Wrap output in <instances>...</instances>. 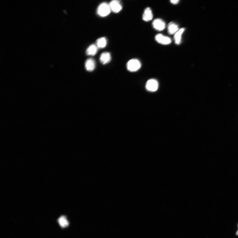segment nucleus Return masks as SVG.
<instances>
[{
    "label": "nucleus",
    "instance_id": "obj_1",
    "mask_svg": "<svg viewBox=\"0 0 238 238\" xmlns=\"http://www.w3.org/2000/svg\"><path fill=\"white\" fill-rule=\"evenodd\" d=\"M111 11L109 4L107 2H103L98 6L97 13L100 16L103 17L108 15Z\"/></svg>",
    "mask_w": 238,
    "mask_h": 238
},
{
    "label": "nucleus",
    "instance_id": "obj_2",
    "mask_svg": "<svg viewBox=\"0 0 238 238\" xmlns=\"http://www.w3.org/2000/svg\"><path fill=\"white\" fill-rule=\"evenodd\" d=\"M141 63L137 59H133L130 60L127 63V68L131 72L137 71L141 67Z\"/></svg>",
    "mask_w": 238,
    "mask_h": 238
},
{
    "label": "nucleus",
    "instance_id": "obj_3",
    "mask_svg": "<svg viewBox=\"0 0 238 238\" xmlns=\"http://www.w3.org/2000/svg\"><path fill=\"white\" fill-rule=\"evenodd\" d=\"M111 11L117 13L121 11L122 6V3L118 0H113L109 3Z\"/></svg>",
    "mask_w": 238,
    "mask_h": 238
},
{
    "label": "nucleus",
    "instance_id": "obj_4",
    "mask_svg": "<svg viewBox=\"0 0 238 238\" xmlns=\"http://www.w3.org/2000/svg\"><path fill=\"white\" fill-rule=\"evenodd\" d=\"M158 84L157 81L155 79H150L148 80L146 84V88L150 92L156 91L158 89Z\"/></svg>",
    "mask_w": 238,
    "mask_h": 238
},
{
    "label": "nucleus",
    "instance_id": "obj_5",
    "mask_svg": "<svg viewBox=\"0 0 238 238\" xmlns=\"http://www.w3.org/2000/svg\"><path fill=\"white\" fill-rule=\"evenodd\" d=\"M155 40L157 42L163 45H168L172 42L170 37L163 35L161 34H158L155 37Z\"/></svg>",
    "mask_w": 238,
    "mask_h": 238
},
{
    "label": "nucleus",
    "instance_id": "obj_6",
    "mask_svg": "<svg viewBox=\"0 0 238 238\" xmlns=\"http://www.w3.org/2000/svg\"><path fill=\"white\" fill-rule=\"evenodd\" d=\"M152 25L154 29L159 31L163 30L166 27L165 22L159 18L155 19L153 21Z\"/></svg>",
    "mask_w": 238,
    "mask_h": 238
},
{
    "label": "nucleus",
    "instance_id": "obj_7",
    "mask_svg": "<svg viewBox=\"0 0 238 238\" xmlns=\"http://www.w3.org/2000/svg\"><path fill=\"white\" fill-rule=\"evenodd\" d=\"M85 67L87 70L89 72H92L94 70L96 67V63L93 58H88L85 63Z\"/></svg>",
    "mask_w": 238,
    "mask_h": 238
},
{
    "label": "nucleus",
    "instance_id": "obj_8",
    "mask_svg": "<svg viewBox=\"0 0 238 238\" xmlns=\"http://www.w3.org/2000/svg\"><path fill=\"white\" fill-rule=\"evenodd\" d=\"M153 17V12L150 7L146 8L143 15V19L146 22L151 20Z\"/></svg>",
    "mask_w": 238,
    "mask_h": 238
},
{
    "label": "nucleus",
    "instance_id": "obj_9",
    "mask_svg": "<svg viewBox=\"0 0 238 238\" xmlns=\"http://www.w3.org/2000/svg\"><path fill=\"white\" fill-rule=\"evenodd\" d=\"M111 56L108 52H104L101 54L100 57V60L103 64H106L111 61Z\"/></svg>",
    "mask_w": 238,
    "mask_h": 238
},
{
    "label": "nucleus",
    "instance_id": "obj_10",
    "mask_svg": "<svg viewBox=\"0 0 238 238\" xmlns=\"http://www.w3.org/2000/svg\"><path fill=\"white\" fill-rule=\"evenodd\" d=\"M179 30L178 25L173 22H171L168 25V33L170 34H175Z\"/></svg>",
    "mask_w": 238,
    "mask_h": 238
},
{
    "label": "nucleus",
    "instance_id": "obj_11",
    "mask_svg": "<svg viewBox=\"0 0 238 238\" xmlns=\"http://www.w3.org/2000/svg\"><path fill=\"white\" fill-rule=\"evenodd\" d=\"M57 222L62 228L67 227L69 226V222L65 216L62 215L58 219Z\"/></svg>",
    "mask_w": 238,
    "mask_h": 238
},
{
    "label": "nucleus",
    "instance_id": "obj_12",
    "mask_svg": "<svg viewBox=\"0 0 238 238\" xmlns=\"http://www.w3.org/2000/svg\"><path fill=\"white\" fill-rule=\"evenodd\" d=\"M98 48L96 44H91L87 48L86 53L87 55L94 56L97 53Z\"/></svg>",
    "mask_w": 238,
    "mask_h": 238
},
{
    "label": "nucleus",
    "instance_id": "obj_13",
    "mask_svg": "<svg viewBox=\"0 0 238 238\" xmlns=\"http://www.w3.org/2000/svg\"><path fill=\"white\" fill-rule=\"evenodd\" d=\"M185 30V28H182L177 32L175 34L174 36V40L175 42L177 45H179L181 43V41L182 35Z\"/></svg>",
    "mask_w": 238,
    "mask_h": 238
},
{
    "label": "nucleus",
    "instance_id": "obj_14",
    "mask_svg": "<svg viewBox=\"0 0 238 238\" xmlns=\"http://www.w3.org/2000/svg\"><path fill=\"white\" fill-rule=\"evenodd\" d=\"M107 41L106 38L102 37L97 40L96 42V45L98 48H103L106 47L107 45Z\"/></svg>",
    "mask_w": 238,
    "mask_h": 238
},
{
    "label": "nucleus",
    "instance_id": "obj_15",
    "mask_svg": "<svg viewBox=\"0 0 238 238\" xmlns=\"http://www.w3.org/2000/svg\"><path fill=\"white\" fill-rule=\"evenodd\" d=\"M180 1L179 0H171L170 1V2L172 4H176L179 2Z\"/></svg>",
    "mask_w": 238,
    "mask_h": 238
},
{
    "label": "nucleus",
    "instance_id": "obj_16",
    "mask_svg": "<svg viewBox=\"0 0 238 238\" xmlns=\"http://www.w3.org/2000/svg\"><path fill=\"white\" fill-rule=\"evenodd\" d=\"M236 234H237V235L238 236V230L237 231V232Z\"/></svg>",
    "mask_w": 238,
    "mask_h": 238
}]
</instances>
